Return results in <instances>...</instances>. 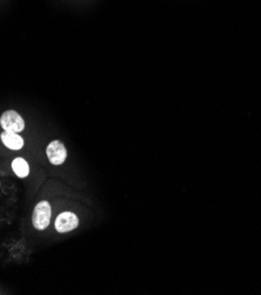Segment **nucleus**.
<instances>
[{"mask_svg": "<svg viewBox=\"0 0 261 295\" xmlns=\"http://www.w3.org/2000/svg\"><path fill=\"white\" fill-rule=\"evenodd\" d=\"M12 169L19 178H26L30 174V166L23 158H17L12 162Z\"/></svg>", "mask_w": 261, "mask_h": 295, "instance_id": "nucleus-6", "label": "nucleus"}, {"mask_svg": "<svg viewBox=\"0 0 261 295\" xmlns=\"http://www.w3.org/2000/svg\"><path fill=\"white\" fill-rule=\"evenodd\" d=\"M51 215H52V209H51L50 203L47 201H40L35 207L32 215V222L36 229L44 230L50 225Z\"/></svg>", "mask_w": 261, "mask_h": 295, "instance_id": "nucleus-1", "label": "nucleus"}, {"mask_svg": "<svg viewBox=\"0 0 261 295\" xmlns=\"http://www.w3.org/2000/svg\"><path fill=\"white\" fill-rule=\"evenodd\" d=\"M78 225H79V219L72 212L62 213L57 216L56 222H54V227L59 233L71 232V230L76 229Z\"/></svg>", "mask_w": 261, "mask_h": 295, "instance_id": "nucleus-3", "label": "nucleus"}, {"mask_svg": "<svg viewBox=\"0 0 261 295\" xmlns=\"http://www.w3.org/2000/svg\"><path fill=\"white\" fill-rule=\"evenodd\" d=\"M46 154L50 162L53 165H62L65 162L67 158V151L65 146H64L63 142L58 140L52 141L47 146Z\"/></svg>", "mask_w": 261, "mask_h": 295, "instance_id": "nucleus-4", "label": "nucleus"}, {"mask_svg": "<svg viewBox=\"0 0 261 295\" xmlns=\"http://www.w3.org/2000/svg\"><path fill=\"white\" fill-rule=\"evenodd\" d=\"M0 125L4 128V131L15 132V133H20L25 128V121H24L22 115L18 114V112L16 111L4 112L0 118Z\"/></svg>", "mask_w": 261, "mask_h": 295, "instance_id": "nucleus-2", "label": "nucleus"}, {"mask_svg": "<svg viewBox=\"0 0 261 295\" xmlns=\"http://www.w3.org/2000/svg\"><path fill=\"white\" fill-rule=\"evenodd\" d=\"M0 139H2L3 144L12 151L22 150L24 146V139L18 133H15V132L4 131L0 134Z\"/></svg>", "mask_w": 261, "mask_h": 295, "instance_id": "nucleus-5", "label": "nucleus"}]
</instances>
